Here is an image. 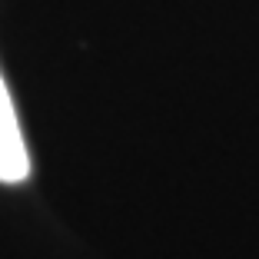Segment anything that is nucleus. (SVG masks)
Returning a JSON list of instances; mask_svg holds the SVG:
<instances>
[{
    "mask_svg": "<svg viewBox=\"0 0 259 259\" xmlns=\"http://www.w3.org/2000/svg\"><path fill=\"white\" fill-rule=\"evenodd\" d=\"M30 176V150L23 140L20 120L14 110V97H10L4 73H0V183H23Z\"/></svg>",
    "mask_w": 259,
    "mask_h": 259,
    "instance_id": "1",
    "label": "nucleus"
}]
</instances>
